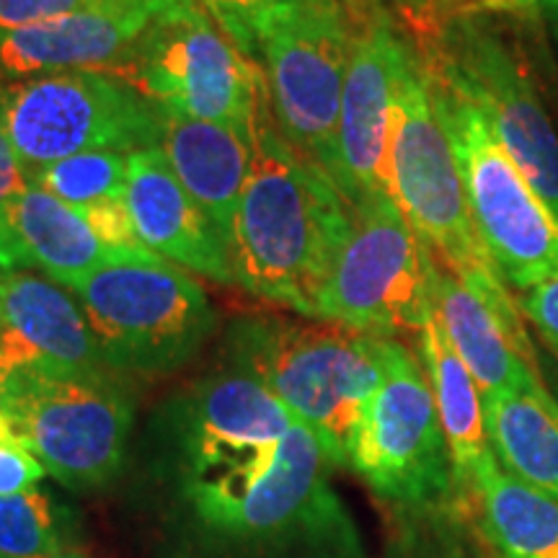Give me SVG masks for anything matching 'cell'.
<instances>
[{"label": "cell", "mask_w": 558, "mask_h": 558, "mask_svg": "<svg viewBox=\"0 0 558 558\" xmlns=\"http://www.w3.org/2000/svg\"><path fill=\"white\" fill-rule=\"evenodd\" d=\"M11 226L29 267L41 269L70 292L94 271L130 262V256L104 246L78 207L65 205L32 181L13 205Z\"/></svg>", "instance_id": "21"}, {"label": "cell", "mask_w": 558, "mask_h": 558, "mask_svg": "<svg viewBox=\"0 0 558 558\" xmlns=\"http://www.w3.org/2000/svg\"><path fill=\"white\" fill-rule=\"evenodd\" d=\"M16 373H19V369L11 365L9 357H5L3 352H0V388L9 386V383H11L13 378H16Z\"/></svg>", "instance_id": "30"}, {"label": "cell", "mask_w": 558, "mask_h": 558, "mask_svg": "<svg viewBox=\"0 0 558 558\" xmlns=\"http://www.w3.org/2000/svg\"><path fill=\"white\" fill-rule=\"evenodd\" d=\"M418 352H422L424 373H427L432 396H435L439 424L448 439L456 486L473 492L478 478L497 463V458L488 445L481 390L471 369L463 365V360L458 357V352L445 337L435 308L418 331Z\"/></svg>", "instance_id": "20"}, {"label": "cell", "mask_w": 558, "mask_h": 558, "mask_svg": "<svg viewBox=\"0 0 558 558\" xmlns=\"http://www.w3.org/2000/svg\"><path fill=\"white\" fill-rule=\"evenodd\" d=\"M132 411V396L117 373H16L5 386L13 432L73 492L99 488L122 471Z\"/></svg>", "instance_id": "8"}, {"label": "cell", "mask_w": 558, "mask_h": 558, "mask_svg": "<svg viewBox=\"0 0 558 558\" xmlns=\"http://www.w3.org/2000/svg\"><path fill=\"white\" fill-rule=\"evenodd\" d=\"M393 199L452 275L497 271L473 228L456 153L432 99L427 65L407 47L396 73Z\"/></svg>", "instance_id": "9"}, {"label": "cell", "mask_w": 558, "mask_h": 558, "mask_svg": "<svg viewBox=\"0 0 558 558\" xmlns=\"http://www.w3.org/2000/svg\"><path fill=\"white\" fill-rule=\"evenodd\" d=\"M173 11L179 9H90L9 32L0 37V73L11 75L13 81L70 70L111 73L130 58L145 32Z\"/></svg>", "instance_id": "17"}, {"label": "cell", "mask_w": 558, "mask_h": 558, "mask_svg": "<svg viewBox=\"0 0 558 558\" xmlns=\"http://www.w3.org/2000/svg\"><path fill=\"white\" fill-rule=\"evenodd\" d=\"M349 469L403 509L435 507L456 486L427 373L396 339L386 341V375L354 429Z\"/></svg>", "instance_id": "12"}, {"label": "cell", "mask_w": 558, "mask_h": 558, "mask_svg": "<svg viewBox=\"0 0 558 558\" xmlns=\"http://www.w3.org/2000/svg\"><path fill=\"white\" fill-rule=\"evenodd\" d=\"M520 311L525 313L535 331L541 333V339L558 357V277L522 292Z\"/></svg>", "instance_id": "29"}, {"label": "cell", "mask_w": 558, "mask_h": 558, "mask_svg": "<svg viewBox=\"0 0 558 558\" xmlns=\"http://www.w3.org/2000/svg\"><path fill=\"white\" fill-rule=\"evenodd\" d=\"M45 476V465L26 448L13 427L0 432V497L32 492Z\"/></svg>", "instance_id": "28"}, {"label": "cell", "mask_w": 558, "mask_h": 558, "mask_svg": "<svg viewBox=\"0 0 558 558\" xmlns=\"http://www.w3.org/2000/svg\"><path fill=\"white\" fill-rule=\"evenodd\" d=\"M52 558H88V556L83 554V550L75 548V546H70V548H65V550H60V554H54Z\"/></svg>", "instance_id": "31"}, {"label": "cell", "mask_w": 558, "mask_h": 558, "mask_svg": "<svg viewBox=\"0 0 558 558\" xmlns=\"http://www.w3.org/2000/svg\"><path fill=\"white\" fill-rule=\"evenodd\" d=\"M439 68L484 111L533 190L558 213V135L518 60L494 34L460 24Z\"/></svg>", "instance_id": "13"}, {"label": "cell", "mask_w": 558, "mask_h": 558, "mask_svg": "<svg viewBox=\"0 0 558 558\" xmlns=\"http://www.w3.org/2000/svg\"><path fill=\"white\" fill-rule=\"evenodd\" d=\"M128 158L130 153L114 150L81 153V156L41 166L29 173V181L70 207H86L104 199H124Z\"/></svg>", "instance_id": "25"}, {"label": "cell", "mask_w": 558, "mask_h": 558, "mask_svg": "<svg viewBox=\"0 0 558 558\" xmlns=\"http://www.w3.org/2000/svg\"><path fill=\"white\" fill-rule=\"evenodd\" d=\"M202 11L218 24L248 60L256 62V45L262 32L284 13L311 3V0H197Z\"/></svg>", "instance_id": "26"}, {"label": "cell", "mask_w": 558, "mask_h": 558, "mask_svg": "<svg viewBox=\"0 0 558 558\" xmlns=\"http://www.w3.org/2000/svg\"><path fill=\"white\" fill-rule=\"evenodd\" d=\"M111 75L132 83L163 109L222 124L256 143L267 104L262 70L199 3L156 21Z\"/></svg>", "instance_id": "7"}, {"label": "cell", "mask_w": 558, "mask_h": 558, "mask_svg": "<svg viewBox=\"0 0 558 558\" xmlns=\"http://www.w3.org/2000/svg\"><path fill=\"white\" fill-rule=\"evenodd\" d=\"M352 233V205L324 166L298 153L264 104L228 254L251 295L316 316V300Z\"/></svg>", "instance_id": "1"}, {"label": "cell", "mask_w": 558, "mask_h": 558, "mask_svg": "<svg viewBox=\"0 0 558 558\" xmlns=\"http://www.w3.org/2000/svg\"><path fill=\"white\" fill-rule=\"evenodd\" d=\"M0 558H3V556H0Z\"/></svg>", "instance_id": "33"}, {"label": "cell", "mask_w": 558, "mask_h": 558, "mask_svg": "<svg viewBox=\"0 0 558 558\" xmlns=\"http://www.w3.org/2000/svg\"><path fill=\"white\" fill-rule=\"evenodd\" d=\"M0 122L26 173L81 156L160 148L163 107L107 70L0 83Z\"/></svg>", "instance_id": "6"}, {"label": "cell", "mask_w": 558, "mask_h": 558, "mask_svg": "<svg viewBox=\"0 0 558 558\" xmlns=\"http://www.w3.org/2000/svg\"><path fill=\"white\" fill-rule=\"evenodd\" d=\"M70 548L68 518L41 488L0 497V556L52 558Z\"/></svg>", "instance_id": "24"}, {"label": "cell", "mask_w": 558, "mask_h": 558, "mask_svg": "<svg viewBox=\"0 0 558 558\" xmlns=\"http://www.w3.org/2000/svg\"><path fill=\"white\" fill-rule=\"evenodd\" d=\"M530 5H538V9H548V11H558V0H525Z\"/></svg>", "instance_id": "32"}, {"label": "cell", "mask_w": 558, "mask_h": 558, "mask_svg": "<svg viewBox=\"0 0 558 558\" xmlns=\"http://www.w3.org/2000/svg\"><path fill=\"white\" fill-rule=\"evenodd\" d=\"M0 352L19 373H111L78 300L24 271L0 275Z\"/></svg>", "instance_id": "16"}, {"label": "cell", "mask_w": 558, "mask_h": 558, "mask_svg": "<svg viewBox=\"0 0 558 558\" xmlns=\"http://www.w3.org/2000/svg\"><path fill=\"white\" fill-rule=\"evenodd\" d=\"M329 469L316 435L295 422L275 452L181 484L179 494L220 556L365 558Z\"/></svg>", "instance_id": "2"}, {"label": "cell", "mask_w": 558, "mask_h": 558, "mask_svg": "<svg viewBox=\"0 0 558 558\" xmlns=\"http://www.w3.org/2000/svg\"><path fill=\"white\" fill-rule=\"evenodd\" d=\"M432 308L445 337L486 396L538 386V357L497 271L458 277L432 264Z\"/></svg>", "instance_id": "15"}, {"label": "cell", "mask_w": 558, "mask_h": 558, "mask_svg": "<svg viewBox=\"0 0 558 558\" xmlns=\"http://www.w3.org/2000/svg\"><path fill=\"white\" fill-rule=\"evenodd\" d=\"M432 264L435 256L393 197L362 202L352 207V233L320 290L313 320L383 339L418 333L432 313Z\"/></svg>", "instance_id": "10"}, {"label": "cell", "mask_w": 558, "mask_h": 558, "mask_svg": "<svg viewBox=\"0 0 558 558\" xmlns=\"http://www.w3.org/2000/svg\"><path fill=\"white\" fill-rule=\"evenodd\" d=\"M427 73L473 228L501 282L525 292L558 277V213L533 190L471 96L439 65Z\"/></svg>", "instance_id": "4"}, {"label": "cell", "mask_w": 558, "mask_h": 558, "mask_svg": "<svg viewBox=\"0 0 558 558\" xmlns=\"http://www.w3.org/2000/svg\"><path fill=\"white\" fill-rule=\"evenodd\" d=\"M26 186H29V173L21 166L9 135H5L3 122H0V275L29 267L11 226L13 205Z\"/></svg>", "instance_id": "27"}, {"label": "cell", "mask_w": 558, "mask_h": 558, "mask_svg": "<svg viewBox=\"0 0 558 558\" xmlns=\"http://www.w3.org/2000/svg\"><path fill=\"white\" fill-rule=\"evenodd\" d=\"M352 34L339 0H311L271 21L256 45L264 94L282 137L339 173V111Z\"/></svg>", "instance_id": "11"}, {"label": "cell", "mask_w": 558, "mask_h": 558, "mask_svg": "<svg viewBox=\"0 0 558 558\" xmlns=\"http://www.w3.org/2000/svg\"><path fill=\"white\" fill-rule=\"evenodd\" d=\"M73 295L117 375H169L218 329L205 290L160 256L109 264L83 279Z\"/></svg>", "instance_id": "5"}, {"label": "cell", "mask_w": 558, "mask_h": 558, "mask_svg": "<svg viewBox=\"0 0 558 558\" xmlns=\"http://www.w3.org/2000/svg\"><path fill=\"white\" fill-rule=\"evenodd\" d=\"M386 341L329 320L248 316L228 329V362L259 378L341 469L362 411L386 375Z\"/></svg>", "instance_id": "3"}, {"label": "cell", "mask_w": 558, "mask_h": 558, "mask_svg": "<svg viewBox=\"0 0 558 558\" xmlns=\"http://www.w3.org/2000/svg\"><path fill=\"white\" fill-rule=\"evenodd\" d=\"M481 520L501 558H558V499L494 463L476 488Z\"/></svg>", "instance_id": "23"}, {"label": "cell", "mask_w": 558, "mask_h": 558, "mask_svg": "<svg viewBox=\"0 0 558 558\" xmlns=\"http://www.w3.org/2000/svg\"><path fill=\"white\" fill-rule=\"evenodd\" d=\"M484 422L501 471L558 499V401L548 388L486 396Z\"/></svg>", "instance_id": "22"}, {"label": "cell", "mask_w": 558, "mask_h": 558, "mask_svg": "<svg viewBox=\"0 0 558 558\" xmlns=\"http://www.w3.org/2000/svg\"><path fill=\"white\" fill-rule=\"evenodd\" d=\"M160 150L228 246L235 209L251 173L254 145L222 124L163 109Z\"/></svg>", "instance_id": "19"}, {"label": "cell", "mask_w": 558, "mask_h": 558, "mask_svg": "<svg viewBox=\"0 0 558 558\" xmlns=\"http://www.w3.org/2000/svg\"><path fill=\"white\" fill-rule=\"evenodd\" d=\"M409 41L388 19L375 16L352 34L339 111L337 186L352 207L393 197L396 73Z\"/></svg>", "instance_id": "14"}, {"label": "cell", "mask_w": 558, "mask_h": 558, "mask_svg": "<svg viewBox=\"0 0 558 558\" xmlns=\"http://www.w3.org/2000/svg\"><path fill=\"white\" fill-rule=\"evenodd\" d=\"M124 202L145 248L181 269L235 284L226 241L177 179L163 150L130 153Z\"/></svg>", "instance_id": "18"}]
</instances>
